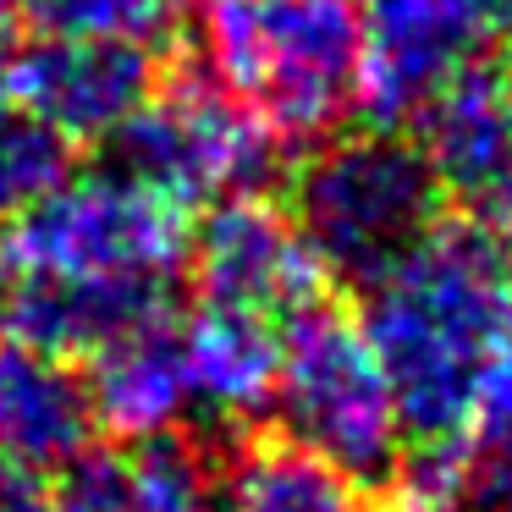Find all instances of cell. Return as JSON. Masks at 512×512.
<instances>
[{"label":"cell","instance_id":"1","mask_svg":"<svg viewBox=\"0 0 512 512\" xmlns=\"http://www.w3.org/2000/svg\"><path fill=\"white\" fill-rule=\"evenodd\" d=\"M507 314L512 259L468 221L430 226L364 281L358 331L375 347L413 441H468Z\"/></svg>","mask_w":512,"mask_h":512},{"label":"cell","instance_id":"2","mask_svg":"<svg viewBox=\"0 0 512 512\" xmlns=\"http://www.w3.org/2000/svg\"><path fill=\"white\" fill-rule=\"evenodd\" d=\"M199 56L270 138H331L358 105L364 28L353 0H193Z\"/></svg>","mask_w":512,"mask_h":512},{"label":"cell","instance_id":"3","mask_svg":"<svg viewBox=\"0 0 512 512\" xmlns=\"http://www.w3.org/2000/svg\"><path fill=\"white\" fill-rule=\"evenodd\" d=\"M435 199L441 188L424 149L391 127H369L320 138L292 177L287 215L320 270L369 281L435 226Z\"/></svg>","mask_w":512,"mask_h":512},{"label":"cell","instance_id":"4","mask_svg":"<svg viewBox=\"0 0 512 512\" xmlns=\"http://www.w3.org/2000/svg\"><path fill=\"white\" fill-rule=\"evenodd\" d=\"M270 408L292 452L336 468L353 485L397 474L402 446H408L402 408L391 397V380L369 336L325 309H309L287 325Z\"/></svg>","mask_w":512,"mask_h":512},{"label":"cell","instance_id":"5","mask_svg":"<svg viewBox=\"0 0 512 512\" xmlns=\"http://www.w3.org/2000/svg\"><path fill=\"white\" fill-rule=\"evenodd\" d=\"M182 259H188L182 210L116 166L67 177L0 232V270L6 276L171 287Z\"/></svg>","mask_w":512,"mask_h":512},{"label":"cell","instance_id":"6","mask_svg":"<svg viewBox=\"0 0 512 512\" xmlns=\"http://www.w3.org/2000/svg\"><path fill=\"white\" fill-rule=\"evenodd\" d=\"M116 171L144 182L182 215L254 193L270 171L276 138L215 83H171L111 138Z\"/></svg>","mask_w":512,"mask_h":512},{"label":"cell","instance_id":"7","mask_svg":"<svg viewBox=\"0 0 512 512\" xmlns=\"http://www.w3.org/2000/svg\"><path fill=\"white\" fill-rule=\"evenodd\" d=\"M364 28L358 100L380 122L424 116L479 67L496 28L490 0H353Z\"/></svg>","mask_w":512,"mask_h":512},{"label":"cell","instance_id":"8","mask_svg":"<svg viewBox=\"0 0 512 512\" xmlns=\"http://www.w3.org/2000/svg\"><path fill=\"white\" fill-rule=\"evenodd\" d=\"M188 265L204 303L254 314L276 331L320 309L314 298H320L325 270L314 265L292 215L265 204L259 193L210 204L204 226L188 237Z\"/></svg>","mask_w":512,"mask_h":512},{"label":"cell","instance_id":"9","mask_svg":"<svg viewBox=\"0 0 512 512\" xmlns=\"http://www.w3.org/2000/svg\"><path fill=\"white\" fill-rule=\"evenodd\" d=\"M155 56L133 39L39 34L12 50V100L67 144L116 138L155 94Z\"/></svg>","mask_w":512,"mask_h":512},{"label":"cell","instance_id":"10","mask_svg":"<svg viewBox=\"0 0 512 512\" xmlns=\"http://www.w3.org/2000/svg\"><path fill=\"white\" fill-rule=\"evenodd\" d=\"M424 160L468 226L512 254V78L474 67L430 105Z\"/></svg>","mask_w":512,"mask_h":512},{"label":"cell","instance_id":"11","mask_svg":"<svg viewBox=\"0 0 512 512\" xmlns=\"http://www.w3.org/2000/svg\"><path fill=\"white\" fill-rule=\"evenodd\" d=\"M166 314V287L78 276H6L0 270V336L50 358H94L127 331Z\"/></svg>","mask_w":512,"mask_h":512},{"label":"cell","instance_id":"12","mask_svg":"<svg viewBox=\"0 0 512 512\" xmlns=\"http://www.w3.org/2000/svg\"><path fill=\"white\" fill-rule=\"evenodd\" d=\"M89 386L67 358L0 336V457L28 474H61L89 452Z\"/></svg>","mask_w":512,"mask_h":512},{"label":"cell","instance_id":"13","mask_svg":"<svg viewBox=\"0 0 512 512\" xmlns=\"http://www.w3.org/2000/svg\"><path fill=\"white\" fill-rule=\"evenodd\" d=\"M83 386H89L94 424L122 435V441L144 446V441L182 435V424L193 419L182 325H171L166 314H160V320L127 331L122 342L94 353V369H89Z\"/></svg>","mask_w":512,"mask_h":512},{"label":"cell","instance_id":"14","mask_svg":"<svg viewBox=\"0 0 512 512\" xmlns=\"http://www.w3.org/2000/svg\"><path fill=\"white\" fill-rule=\"evenodd\" d=\"M182 358H188L193 386V419L210 424H243L276 402V369H281V331L254 314L215 309L204 303L182 325Z\"/></svg>","mask_w":512,"mask_h":512},{"label":"cell","instance_id":"15","mask_svg":"<svg viewBox=\"0 0 512 512\" xmlns=\"http://www.w3.org/2000/svg\"><path fill=\"white\" fill-rule=\"evenodd\" d=\"M226 512H369V501L364 485L342 479L336 468L314 463L292 446H270L232 474Z\"/></svg>","mask_w":512,"mask_h":512},{"label":"cell","instance_id":"16","mask_svg":"<svg viewBox=\"0 0 512 512\" xmlns=\"http://www.w3.org/2000/svg\"><path fill=\"white\" fill-rule=\"evenodd\" d=\"M72 177V144L23 105H0V226Z\"/></svg>","mask_w":512,"mask_h":512},{"label":"cell","instance_id":"17","mask_svg":"<svg viewBox=\"0 0 512 512\" xmlns=\"http://www.w3.org/2000/svg\"><path fill=\"white\" fill-rule=\"evenodd\" d=\"M122 474H127V512H226L199 446H188L182 435L144 441L122 463Z\"/></svg>","mask_w":512,"mask_h":512},{"label":"cell","instance_id":"18","mask_svg":"<svg viewBox=\"0 0 512 512\" xmlns=\"http://www.w3.org/2000/svg\"><path fill=\"white\" fill-rule=\"evenodd\" d=\"M39 34H100L155 45L193 0H17Z\"/></svg>","mask_w":512,"mask_h":512},{"label":"cell","instance_id":"19","mask_svg":"<svg viewBox=\"0 0 512 512\" xmlns=\"http://www.w3.org/2000/svg\"><path fill=\"white\" fill-rule=\"evenodd\" d=\"M45 512H127V474L122 457L83 452L72 468H61L45 490Z\"/></svg>","mask_w":512,"mask_h":512},{"label":"cell","instance_id":"20","mask_svg":"<svg viewBox=\"0 0 512 512\" xmlns=\"http://www.w3.org/2000/svg\"><path fill=\"white\" fill-rule=\"evenodd\" d=\"M474 430L485 435V446H496V441H512V314H507V325H501L496 358H490L485 391H479Z\"/></svg>","mask_w":512,"mask_h":512},{"label":"cell","instance_id":"21","mask_svg":"<svg viewBox=\"0 0 512 512\" xmlns=\"http://www.w3.org/2000/svg\"><path fill=\"white\" fill-rule=\"evenodd\" d=\"M474 490L490 512H512V441L485 446V457H474Z\"/></svg>","mask_w":512,"mask_h":512},{"label":"cell","instance_id":"22","mask_svg":"<svg viewBox=\"0 0 512 512\" xmlns=\"http://www.w3.org/2000/svg\"><path fill=\"white\" fill-rule=\"evenodd\" d=\"M0 512H45V485H39V474L6 463V457H0Z\"/></svg>","mask_w":512,"mask_h":512},{"label":"cell","instance_id":"23","mask_svg":"<svg viewBox=\"0 0 512 512\" xmlns=\"http://www.w3.org/2000/svg\"><path fill=\"white\" fill-rule=\"evenodd\" d=\"M496 6V17H512V0H490Z\"/></svg>","mask_w":512,"mask_h":512},{"label":"cell","instance_id":"24","mask_svg":"<svg viewBox=\"0 0 512 512\" xmlns=\"http://www.w3.org/2000/svg\"><path fill=\"white\" fill-rule=\"evenodd\" d=\"M0 39H6V0H0Z\"/></svg>","mask_w":512,"mask_h":512},{"label":"cell","instance_id":"25","mask_svg":"<svg viewBox=\"0 0 512 512\" xmlns=\"http://www.w3.org/2000/svg\"><path fill=\"white\" fill-rule=\"evenodd\" d=\"M446 512H457V507H446Z\"/></svg>","mask_w":512,"mask_h":512}]
</instances>
